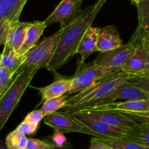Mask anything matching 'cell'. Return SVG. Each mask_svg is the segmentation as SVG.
<instances>
[{
    "mask_svg": "<svg viewBox=\"0 0 149 149\" xmlns=\"http://www.w3.org/2000/svg\"><path fill=\"white\" fill-rule=\"evenodd\" d=\"M28 0H0V20L11 23L19 21L25 4Z\"/></svg>",
    "mask_w": 149,
    "mask_h": 149,
    "instance_id": "obj_17",
    "label": "cell"
},
{
    "mask_svg": "<svg viewBox=\"0 0 149 149\" xmlns=\"http://www.w3.org/2000/svg\"><path fill=\"white\" fill-rule=\"evenodd\" d=\"M119 99H125V100L149 99V96L139 88L131 84L128 81H126L115 88L111 92H110L104 97L87 105L81 111L116 102Z\"/></svg>",
    "mask_w": 149,
    "mask_h": 149,
    "instance_id": "obj_8",
    "label": "cell"
},
{
    "mask_svg": "<svg viewBox=\"0 0 149 149\" xmlns=\"http://www.w3.org/2000/svg\"><path fill=\"white\" fill-rule=\"evenodd\" d=\"M139 40L132 36L127 43L111 51L99 52L93 62L98 65L109 67L114 71L121 70L122 66L134 54Z\"/></svg>",
    "mask_w": 149,
    "mask_h": 149,
    "instance_id": "obj_6",
    "label": "cell"
},
{
    "mask_svg": "<svg viewBox=\"0 0 149 149\" xmlns=\"http://www.w3.org/2000/svg\"><path fill=\"white\" fill-rule=\"evenodd\" d=\"M40 124H36L34 123L29 122L23 120L17 127L19 130L24 133L26 135H32L36 134L37 130L39 129Z\"/></svg>",
    "mask_w": 149,
    "mask_h": 149,
    "instance_id": "obj_29",
    "label": "cell"
},
{
    "mask_svg": "<svg viewBox=\"0 0 149 149\" xmlns=\"http://www.w3.org/2000/svg\"><path fill=\"white\" fill-rule=\"evenodd\" d=\"M95 108H103L130 113H141L149 111V99H132L122 102H113Z\"/></svg>",
    "mask_w": 149,
    "mask_h": 149,
    "instance_id": "obj_16",
    "label": "cell"
},
{
    "mask_svg": "<svg viewBox=\"0 0 149 149\" xmlns=\"http://www.w3.org/2000/svg\"><path fill=\"white\" fill-rule=\"evenodd\" d=\"M27 143L26 135L17 128L9 133L5 139L7 149H26Z\"/></svg>",
    "mask_w": 149,
    "mask_h": 149,
    "instance_id": "obj_23",
    "label": "cell"
},
{
    "mask_svg": "<svg viewBox=\"0 0 149 149\" xmlns=\"http://www.w3.org/2000/svg\"><path fill=\"white\" fill-rule=\"evenodd\" d=\"M123 113H125L127 116L130 118L133 121H136L138 124H140V123H147V124H149V117L143 116V115H140L135 113H130V112H123Z\"/></svg>",
    "mask_w": 149,
    "mask_h": 149,
    "instance_id": "obj_34",
    "label": "cell"
},
{
    "mask_svg": "<svg viewBox=\"0 0 149 149\" xmlns=\"http://www.w3.org/2000/svg\"><path fill=\"white\" fill-rule=\"evenodd\" d=\"M31 23L30 22H20V20L13 23L9 31L6 43L18 52L24 42L26 32Z\"/></svg>",
    "mask_w": 149,
    "mask_h": 149,
    "instance_id": "obj_18",
    "label": "cell"
},
{
    "mask_svg": "<svg viewBox=\"0 0 149 149\" xmlns=\"http://www.w3.org/2000/svg\"><path fill=\"white\" fill-rule=\"evenodd\" d=\"M135 114H138V115H143V116L149 117V111H148V112H141V113H135Z\"/></svg>",
    "mask_w": 149,
    "mask_h": 149,
    "instance_id": "obj_37",
    "label": "cell"
},
{
    "mask_svg": "<svg viewBox=\"0 0 149 149\" xmlns=\"http://www.w3.org/2000/svg\"><path fill=\"white\" fill-rule=\"evenodd\" d=\"M130 78H132V76L125 73L122 70L110 73L84 91L75 93L74 96L68 98L66 107L64 108V112L71 114L81 111L87 105L104 97L115 88Z\"/></svg>",
    "mask_w": 149,
    "mask_h": 149,
    "instance_id": "obj_2",
    "label": "cell"
},
{
    "mask_svg": "<svg viewBox=\"0 0 149 149\" xmlns=\"http://www.w3.org/2000/svg\"><path fill=\"white\" fill-rule=\"evenodd\" d=\"M60 34L61 31L59 29L55 34L45 38L40 43L34 45L29 50L23 55V63L20 69L23 67H30L38 71L43 67L46 68L56 51Z\"/></svg>",
    "mask_w": 149,
    "mask_h": 149,
    "instance_id": "obj_4",
    "label": "cell"
},
{
    "mask_svg": "<svg viewBox=\"0 0 149 149\" xmlns=\"http://www.w3.org/2000/svg\"><path fill=\"white\" fill-rule=\"evenodd\" d=\"M55 149H72V148H71V147L69 145L67 144V145H65L64 146V147L56 148H55Z\"/></svg>",
    "mask_w": 149,
    "mask_h": 149,
    "instance_id": "obj_38",
    "label": "cell"
},
{
    "mask_svg": "<svg viewBox=\"0 0 149 149\" xmlns=\"http://www.w3.org/2000/svg\"><path fill=\"white\" fill-rule=\"evenodd\" d=\"M89 149H113L111 146L102 143L97 138L94 137L90 141V146Z\"/></svg>",
    "mask_w": 149,
    "mask_h": 149,
    "instance_id": "obj_33",
    "label": "cell"
},
{
    "mask_svg": "<svg viewBox=\"0 0 149 149\" xmlns=\"http://www.w3.org/2000/svg\"><path fill=\"white\" fill-rule=\"evenodd\" d=\"M15 77V74L8 69L0 67V97L10 87Z\"/></svg>",
    "mask_w": 149,
    "mask_h": 149,
    "instance_id": "obj_25",
    "label": "cell"
},
{
    "mask_svg": "<svg viewBox=\"0 0 149 149\" xmlns=\"http://www.w3.org/2000/svg\"><path fill=\"white\" fill-rule=\"evenodd\" d=\"M142 1V0H131V1H132V3H134V4H138V3H139L140 1Z\"/></svg>",
    "mask_w": 149,
    "mask_h": 149,
    "instance_id": "obj_40",
    "label": "cell"
},
{
    "mask_svg": "<svg viewBox=\"0 0 149 149\" xmlns=\"http://www.w3.org/2000/svg\"><path fill=\"white\" fill-rule=\"evenodd\" d=\"M71 86H72V77H61L60 78H57L53 83L48 86L42 88L36 87L35 89L39 91V93L42 96V102H45L52 98L65 95V93L68 94Z\"/></svg>",
    "mask_w": 149,
    "mask_h": 149,
    "instance_id": "obj_15",
    "label": "cell"
},
{
    "mask_svg": "<svg viewBox=\"0 0 149 149\" xmlns=\"http://www.w3.org/2000/svg\"><path fill=\"white\" fill-rule=\"evenodd\" d=\"M127 81L136 87L139 88L149 96V77H132V78L129 79Z\"/></svg>",
    "mask_w": 149,
    "mask_h": 149,
    "instance_id": "obj_28",
    "label": "cell"
},
{
    "mask_svg": "<svg viewBox=\"0 0 149 149\" xmlns=\"http://www.w3.org/2000/svg\"><path fill=\"white\" fill-rule=\"evenodd\" d=\"M44 118L45 116L40 110H35L27 114V115L25 117L24 121L34 123L36 124H40V122L42 120L44 119Z\"/></svg>",
    "mask_w": 149,
    "mask_h": 149,
    "instance_id": "obj_32",
    "label": "cell"
},
{
    "mask_svg": "<svg viewBox=\"0 0 149 149\" xmlns=\"http://www.w3.org/2000/svg\"><path fill=\"white\" fill-rule=\"evenodd\" d=\"M37 70L23 67L18 71L10 87L0 97V131L11 115Z\"/></svg>",
    "mask_w": 149,
    "mask_h": 149,
    "instance_id": "obj_3",
    "label": "cell"
},
{
    "mask_svg": "<svg viewBox=\"0 0 149 149\" xmlns=\"http://www.w3.org/2000/svg\"><path fill=\"white\" fill-rule=\"evenodd\" d=\"M69 115H72L77 121L94 131L97 137H129L132 139L136 137L138 134V126L133 129H124L93 119L81 111L73 112Z\"/></svg>",
    "mask_w": 149,
    "mask_h": 149,
    "instance_id": "obj_7",
    "label": "cell"
},
{
    "mask_svg": "<svg viewBox=\"0 0 149 149\" xmlns=\"http://www.w3.org/2000/svg\"><path fill=\"white\" fill-rule=\"evenodd\" d=\"M44 123L53 129L59 130L63 133L79 132L90 134L94 137L97 135L88 127H85L75 119L71 115L63 112H55L47 115L43 119Z\"/></svg>",
    "mask_w": 149,
    "mask_h": 149,
    "instance_id": "obj_9",
    "label": "cell"
},
{
    "mask_svg": "<svg viewBox=\"0 0 149 149\" xmlns=\"http://www.w3.org/2000/svg\"><path fill=\"white\" fill-rule=\"evenodd\" d=\"M52 138V143L55 144L58 148H62L67 143V140L65 136L64 135L63 132L59 131V130H55V132L51 137Z\"/></svg>",
    "mask_w": 149,
    "mask_h": 149,
    "instance_id": "obj_31",
    "label": "cell"
},
{
    "mask_svg": "<svg viewBox=\"0 0 149 149\" xmlns=\"http://www.w3.org/2000/svg\"><path fill=\"white\" fill-rule=\"evenodd\" d=\"M139 77H149V53L148 56V58H147V63H146V67L145 70L139 76Z\"/></svg>",
    "mask_w": 149,
    "mask_h": 149,
    "instance_id": "obj_35",
    "label": "cell"
},
{
    "mask_svg": "<svg viewBox=\"0 0 149 149\" xmlns=\"http://www.w3.org/2000/svg\"><path fill=\"white\" fill-rule=\"evenodd\" d=\"M67 100H68V96L65 94L47 99L43 102L40 110L45 117L52 112H57L61 108H65L67 105Z\"/></svg>",
    "mask_w": 149,
    "mask_h": 149,
    "instance_id": "obj_24",
    "label": "cell"
},
{
    "mask_svg": "<svg viewBox=\"0 0 149 149\" xmlns=\"http://www.w3.org/2000/svg\"><path fill=\"white\" fill-rule=\"evenodd\" d=\"M113 72L115 71L109 67L98 65L94 62L83 63L77 66V72L72 76V86L68 94H75L84 91Z\"/></svg>",
    "mask_w": 149,
    "mask_h": 149,
    "instance_id": "obj_5",
    "label": "cell"
},
{
    "mask_svg": "<svg viewBox=\"0 0 149 149\" xmlns=\"http://www.w3.org/2000/svg\"><path fill=\"white\" fill-rule=\"evenodd\" d=\"M148 53L149 51L144 39H140L134 54L122 66L121 70L132 76V78L139 77L143 72L146 67Z\"/></svg>",
    "mask_w": 149,
    "mask_h": 149,
    "instance_id": "obj_12",
    "label": "cell"
},
{
    "mask_svg": "<svg viewBox=\"0 0 149 149\" xmlns=\"http://www.w3.org/2000/svg\"><path fill=\"white\" fill-rule=\"evenodd\" d=\"M100 31L99 27H93L90 26L83 36L78 48L77 53L81 56L78 62V66L84 63V61L93 53L97 51V37Z\"/></svg>",
    "mask_w": 149,
    "mask_h": 149,
    "instance_id": "obj_14",
    "label": "cell"
},
{
    "mask_svg": "<svg viewBox=\"0 0 149 149\" xmlns=\"http://www.w3.org/2000/svg\"><path fill=\"white\" fill-rule=\"evenodd\" d=\"M1 53L0 54V67H1Z\"/></svg>",
    "mask_w": 149,
    "mask_h": 149,
    "instance_id": "obj_41",
    "label": "cell"
},
{
    "mask_svg": "<svg viewBox=\"0 0 149 149\" xmlns=\"http://www.w3.org/2000/svg\"><path fill=\"white\" fill-rule=\"evenodd\" d=\"M23 58V56L20 55L18 52L15 51L7 43L4 44V50L1 53V66L8 69L15 76L21 67Z\"/></svg>",
    "mask_w": 149,
    "mask_h": 149,
    "instance_id": "obj_21",
    "label": "cell"
},
{
    "mask_svg": "<svg viewBox=\"0 0 149 149\" xmlns=\"http://www.w3.org/2000/svg\"><path fill=\"white\" fill-rule=\"evenodd\" d=\"M107 1L97 0L93 5L81 10L69 23L61 26V34L56 51L46 69L50 72L56 71L77 53V48L86 31L92 26L96 16Z\"/></svg>",
    "mask_w": 149,
    "mask_h": 149,
    "instance_id": "obj_1",
    "label": "cell"
},
{
    "mask_svg": "<svg viewBox=\"0 0 149 149\" xmlns=\"http://www.w3.org/2000/svg\"><path fill=\"white\" fill-rule=\"evenodd\" d=\"M57 147L50 142L39 140V139L29 138L26 149H55Z\"/></svg>",
    "mask_w": 149,
    "mask_h": 149,
    "instance_id": "obj_27",
    "label": "cell"
},
{
    "mask_svg": "<svg viewBox=\"0 0 149 149\" xmlns=\"http://www.w3.org/2000/svg\"><path fill=\"white\" fill-rule=\"evenodd\" d=\"M12 24L7 20H0V45H4L7 42V35Z\"/></svg>",
    "mask_w": 149,
    "mask_h": 149,
    "instance_id": "obj_30",
    "label": "cell"
},
{
    "mask_svg": "<svg viewBox=\"0 0 149 149\" xmlns=\"http://www.w3.org/2000/svg\"><path fill=\"white\" fill-rule=\"evenodd\" d=\"M144 42H145L147 48H148V50L149 51V34L145 38V39H144Z\"/></svg>",
    "mask_w": 149,
    "mask_h": 149,
    "instance_id": "obj_36",
    "label": "cell"
},
{
    "mask_svg": "<svg viewBox=\"0 0 149 149\" xmlns=\"http://www.w3.org/2000/svg\"><path fill=\"white\" fill-rule=\"evenodd\" d=\"M46 27L45 21H34L31 23L26 32V39L18 53L21 56L25 55L29 50L36 45Z\"/></svg>",
    "mask_w": 149,
    "mask_h": 149,
    "instance_id": "obj_19",
    "label": "cell"
},
{
    "mask_svg": "<svg viewBox=\"0 0 149 149\" xmlns=\"http://www.w3.org/2000/svg\"><path fill=\"white\" fill-rule=\"evenodd\" d=\"M132 140L149 148V124L140 123L138 127L137 137H134Z\"/></svg>",
    "mask_w": 149,
    "mask_h": 149,
    "instance_id": "obj_26",
    "label": "cell"
},
{
    "mask_svg": "<svg viewBox=\"0 0 149 149\" xmlns=\"http://www.w3.org/2000/svg\"><path fill=\"white\" fill-rule=\"evenodd\" d=\"M102 143L113 149H149L142 144L130 140L128 137H95Z\"/></svg>",
    "mask_w": 149,
    "mask_h": 149,
    "instance_id": "obj_22",
    "label": "cell"
},
{
    "mask_svg": "<svg viewBox=\"0 0 149 149\" xmlns=\"http://www.w3.org/2000/svg\"><path fill=\"white\" fill-rule=\"evenodd\" d=\"M123 45L119 32L113 25L100 28L97 37V51L106 52Z\"/></svg>",
    "mask_w": 149,
    "mask_h": 149,
    "instance_id": "obj_13",
    "label": "cell"
},
{
    "mask_svg": "<svg viewBox=\"0 0 149 149\" xmlns=\"http://www.w3.org/2000/svg\"><path fill=\"white\" fill-rule=\"evenodd\" d=\"M0 149H7L5 143H3L1 141H0Z\"/></svg>",
    "mask_w": 149,
    "mask_h": 149,
    "instance_id": "obj_39",
    "label": "cell"
},
{
    "mask_svg": "<svg viewBox=\"0 0 149 149\" xmlns=\"http://www.w3.org/2000/svg\"><path fill=\"white\" fill-rule=\"evenodd\" d=\"M81 112H83L93 119L124 129H133L139 124L123 112L113 110L92 108Z\"/></svg>",
    "mask_w": 149,
    "mask_h": 149,
    "instance_id": "obj_10",
    "label": "cell"
},
{
    "mask_svg": "<svg viewBox=\"0 0 149 149\" xmlns=\"http://www.w3.org/2000/svg\"><path fill=\"white\" fill-rule=\"evenodd\" d=\"M83 0H62L52 13L44 20L47 26L55 23L65 26L81 12Z\"/></svg>",
    "mask_w": 149,
    "mask_h": 149,
    "instance_id": "obj_11",
    "label": "cell"
},
{
    "mask_svg": "<svg viewBox=\"0 0 149 149\" xmlns=\"http://www.w3.org/2000/svg\"><path fill=\"white\" fill-rule=\"evenodd\" d=\"M136 6L138 24L132 36L138 39H144L149 34V0H142Z\"/></svg>",
    "mask_w": 149,
    "mask_h": 149,
    "instance_id": "obj_20",
    "label": "cell"
}]
</instances>
